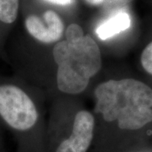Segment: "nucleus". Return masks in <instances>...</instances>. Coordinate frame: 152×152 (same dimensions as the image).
I'll return each mask as SVG.
<instances>
[{
    "label": "nucleus",
    "instance_id": "nucleus-5",
    "mask_svg": "<svg viewBox=\"0 0 152 152\" xmlns=\"http://www.w3.org/2000/svg\"><path fill=\"white\" fill-rule=\"evenodd\" d=\"M94 118L87 111L76 114L70 137L57 145L55 152H87L92 143Z\"/></svg>",
    "mask_w": 152,
    "mask_h": 152
},
{
    "label": "nucleus",
    "instance_id": "nucleus-8",
    "mask_svg": "<svg viewBox=\"0 0 152 152\" xmlns=\"http://www.w3.org/2000/svg\"><path fill=\"white\" fill-rule=\"evenodd\" d=\"M140 61L145 71L152 75V42L148 44L144 49Z\"/></svg>",
    "mask_w": 152,
    "mask_h": 152
},
{
    "label": "nucleus",
    "instance_id": "nucleus-4",
    "mask_svg": "<svg viewBox=\"0 0 152 152\" xmlns=\"http://www.w3.org/2000/svg\"><path fill=\"white\" fill-rule=\"evenodd\" d=\"M28 33L42 44L58 42L64 31V23L56 11H45L41 16L29 14L24 20Z\"/></svg>",
    "mask_w": 152,
    "mask_h": 152
},
{
    "label": "nucleus",
    "instance_id": "nucleus-3",
    "mask_svg": "<svg viewBox=\"0 0 152 152\" xmlns=\"http://www.w3.org/2000/svg\"><path fill=\"white\" fill-rule=\"evenodd\" d=\"M38 121L37 106L23 87L13 79L0 78V123L16 137L19 146Z\"/></svg>",
    "mask_w": 152,
    "mask_h": 152
},
{
    "label": "nucleus",
    "instance_id": "nucleus-1",
    "mask_svg": "<svg viewBox=\"0 0 152 152\" xmlns=\"http://www.w3.org/2000/svg\"><path fill=\"white\" fill-rule=\"evenodd\" d=\"M94 111L122 130H136L152 121V89L137 80L106 81L94 91Z\"/></svg>",
    "mask_w": 152,
    "mask_h": 152
},
{
    "label": "nucleus",
    "instance_id": "nucleus-7",
    "mask_svg": "<svg viewBox=\"0 0 152 152\" xmlns=\"http://www.w3.org/2000/svg\"><path fill=\"white\" fill-rule=\"evenodd\" d=\"M20 0H0V26L3 30L11 28L18 18Z\"/></svg>",
    "mask_w": 152,
    "mask_h": 152
},
{
    "label": "nucleus",
    "instance_id": "nucleus-9",
    "mask_svg": "<svg viewBox=\"0 0 152 152\" xmlns=\"http://www.w3.org/2000/svg\"><path fill=\"white\" fill-rule=\"evenodd\" d=\"M84 36L83 28L76 23H72L68 26L66 30V40L73 41L80 39Z\"/></svg>",
    "mask_w": 152,
    "mask_h": 152
},
{
    "label": "nucleus",
    "instance_id": "nucleus-12",
    "mask_svg": "<svg viewBox=\"0 0 152 152\" xmlns=\"http://www.w3.org/2000/svg\"><path fill=\"white\" fill-rule=\"evenodd\" d=\"M0 152H5L4 146V142L2 137H1V133H0Z\"/></svg>",
    "mask_w": 152,
    "mask_h": 152
},
{
    "label": "nucleus",
    "instance_id": "nucleus-6",
    "mask_svg": "<svg viewBox=\"0 0 152 152\" xmlns=\"http://www.w3.org/2000/svg\"><path fill=\"white\" fill-rule=\"evenodd\" d=\"M130 26V15L124 11H121L99 26L96 33L99 39L106 40L128 29Z\"/></svg>",
    "mask_w": 152,
    "mask_h": 152
},
{
    "label": "nucleus",
    "instance_id": "nucleus-10",
    "mask_svg": "<svg viewBox=\"0 0 152 152\" xmlns=\"http://www.w3.org/2000/svg\"><path fill=\"white\" fill-rule=\"evenodd\" d=\"M47 2L52 4L60 5V6H66L69 5L73 2V0H44Z\"/></svg>",
    "mask_w": 152,
    "mask_h": 152
},
{
    "label": "nucleus",
    "instance_id": "nucleus-2",
    "mask_svg": "<svg viewBox=\"0 0 152 152\" xmlns=\"http://www.w3.org/2000/svg\"><path fill=\"white\" fill-rule=\"evenodd\" d=\"M52 56L57 66V87L66 94L83 92L102 67L99 47L90 35L58 42L53 47Z\"/></svg>",
    "mask_w": 152,
    "mask_h": 152
},
{
    "label": "nucleus",
    "instance_id": "nucleus-11",
    "mask_svg": "<svg viewBox=\"0 0 152 152\" xmlns=\"http://www.w3.org/2000/svg\"><path fill=\"white\" fill-rule=\"evenodd\" d=\"M104 1V0H85V1H87L88 4L94 6L100 4H102Z\"/></svg>",
    "mask_w": 152,
    "mask_h": 152
}]
</instances>
